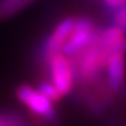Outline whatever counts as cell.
<instances>
[{
	"mask_svg": "<svg viewBox=\"0 0 126 126\" xmlns=\"http://www.w3.org/2000/svg\"><path fill=\"white\" fill-rule=\"evenodd\" d=\"M16 95H17L18 101L24 104L32 112L34 116L42 119L45 125L50 126L52 123L58 122V113L55 111L53 102L46 98L44 94H41L38 88L35 90L31 86L23 84L16 90Z\"/></svg>",
	"mask_w": 126,
	"mask_h": 126,
	"instance_id": "cell-1",
	"label": "cell"
},
{
	"mask_svg": "<svg viewBox=\"0 0 126 126\" xmlns=\"http://www.w3.org/2000/svg\"><path fill=\"white\" fill-rule=\"evenodd\" d=\"M98 32L99 31L95 30V24L90 17L76 18L72 34L62 45V53L67 58L79 53L97 38Z\"/></svg>",
	"mask_w": 126,
	"mask_h": 126,
	"instance_id": "cell-2",
	"label": "cell"
},
{
	"mask_svg": "<svg viewBox=\"0 0 126 126\" xmlns=\"http://www.w3.org/2000/svg\"><path fill=\"white\" fill-rule=\"evenodd\" d=\"M107 84L113 93H118L125 84L126 59L123 52H115L108 58L107 64Z\"/></svg>",
	"mask_w": 126,
	"mask_h": 126,
	"instance_id": "cell-4",
	"label": "cell"
},
{
	"mask_svg": "<svg viewBox=\"0 0 126 126\" xmlns=\"http://www.w3.org/2000/svg\"><path fill=\"white\" fill-rule=\"evenodd\" d=\"M108 17L112 21V25H116L123 32H126V1H123L119 7L113 9L108 13Z\"/></svg>",
	"mask_w": 126,
	"mask_h": 126,
	"instance_id": "cell-6",
	"label": "cell"
},
{
	"mask_svg": "<svg viewBox=\"0 0 126 126\" xmlns=\"http://www.w3.org/2000/svg\"><path fill=\"white\" fill-rule=\"evenodd\" d=\"M36 0H0V20L11 17Z\"/></svg>",
	"mask_w": 126,
	"mask_h": 126,
	"instance_id": "cell-5",
	"label": "cell"
},
{
	"mask_svg": "<svg viewBox=\"0 0 126 126\" xmlns=\"http://www.w3.org/2000/svg\"><path fill=\"white\" fill-rule=\"evenodd\" d=\"M125 1H126V0H125Z\"/></svg>",
	"mask_w": 126,
	"mask_h": 126,
	"instance_id": "cell-11",
	"label": "cell"
},
{
	"mask_svg": "<svg viewBox=\"0 0 126 126\" xmlns=\"http://www.w3.org/2000/svg\"><path fill=\"white\" fill-rule=\"evenodd\" d=\"M0 118H1V126H30L27 121H24L18 113L13 112V111L1 112Z\"/></svg>",
	"mask_w": 126,
	"mask_h": 126,
	"instance_id": "cell-8",
	"label": "cell"
},
{
	"mask_svg": "<svg viewBox=\"0 0 126 126\" xmlns=\"http://www.w3.org/2000/svg\"><path fill=\"white\" fill-rule=\"evenodd\" d=\"M105 1V6H107V11H112L113 9H116L125 1V0H104Z\"/></svg>",
	"mask_w": 126,
	"mask_h": 126,
	"instance_id": "cell-9",
	"label": "cell"
},
{
	"mask_svg": "<svg viewBox=\"0 0 126 126\" xmlns=\"http://www.w3.org/2000/svg\"><path fill=\"white\" fill-rule=\"evenodd\" d=\"M48 66L53 86L62 95H67L74 84V72L70 59L62 52H59L48 60Z\"/></svg>",
	"mask_w": 126,
	"mask_h": 126,
	"instance_id": "cell-3",
	"label": "cell"
},
{
	"mask_svg": "<svg viewBox=\"0 0 126 126\" xmlns=\"http://www.w3.org/2000/svg\"><path fill=\"white\" fill-rule=\"evenodd\" d=\"M38 91H39L41 94H44L48 99H50L52 102H56L60 99L62 94L58 91V88L53 86V83H50V81H41L39 84H38Z\"/></svg>",
	"mask_w": 126,
	"mask_h": 126,
	"instance_id": "cell-7",
	"label": "cell"
},
{
	"mask_svg": "<svg viewBox=\"0 0 126 126\" xmlns=\"http://www.w3.org/2000/svg\"><path fill=\"white\" fill-rule=\"evenodd\" d=\"M0 126H1V118H0Z\"/></svg>",
	"mask_w": 126,
	"mask_h": 126,
	"instance_id": "cell-10",
	"label": "cell"
}]
</instances>
